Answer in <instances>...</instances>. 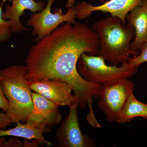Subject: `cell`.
<instances>
[{
    "mask_svg": "<svg viewBox=\"0 0 147 147\" xmlns=\"http://www.w3.org/2000/svg\"><path fill=\"white\" fill-rule=\"evenodd\" d=\"M98 50L97 34L92 28L86 24L63 22L29 48L26 79H57L69 84L78 108L82 110L90 98H98L102 85L85 80L77 70V62L83 53L97 56Z\"/></svg>",
    "mask_w": 147,
    "mask_h": 147,
    "instance_id": "6da1fadb",
    "label": "cell"
},
{
    "mask_svg": "<svg viewBox=\"0 0 147 147\" xmlns=\"http://www.w3.org/2000/svg\"><path fill=\"white\" fill-rule=\"evenodd\" d=\"M92 29L98 39V56L117 66L128 62L130 56L134 57L131 43L135 38V31L131 25L123 24L118 17L111 16L96 21Z\"/></svg>",
    "mask_w": 147,
    "mask_h": 147,
    "instance_id": "7a4b0ae2",
    "label": "cell"
},
{
    "mask_svg": "<svg viewBox=\"0 0 147 147\" xmlns=\"http://www.w3.org/2000/svg\"><path fill=\"white\" fill-rule=\"evenodd\" d=\"M26 79L25 66L13 65L2 70V89L8 101L6 113L12 123H26L32 109V90Z\"/></svg>",
    "mask_w": 147,
    "mask_h": 147,
    "instance_id": "3957f363",
    "label": "cell"
},
{
    "mask_svg": "<svg viewBox=\"0 0 147 147\" xmlns=\"http://www.w3.org/2000/svg\"><path fill=\"white\" fill-rule=\"evenodd\" d=\"M105 59L99 56H92L83 53L77 64L78 72L86 81L102 85L117 79L132 77L138 68L125 63L120 66L108 65Z\"/></svg>",
    "mask_w": 147,
    "mask_h": 147,
    "instance_id": "277c9868",
    "label": "cell"
},
{
    "mask_svg": "<svg viewBox=\"0 0 147 147\" xmlns=\"http://www.w3.org/2000/svg\"><path fill=\"white\" fill-rule=\"evenodd\" d=\"M135 85L127 78L117 79L102 85L98 95V107L111 122H117L120 112L133 92Z\"/></svg>",
    "mask_w": 147,
    "mask_h": 147,
    "instance_id": "5b68a950",
    "label": "cell"
},
{
    "mask_svg": "<svg viewBox=\"0 0 147 147\" xmlns=\"http://www.w3.org/2000/svg\"><path fill=\"white\" fill-rule=\"evenodd\" d=\"M55 0H47L46 7L42 11L32 14L27 21V25L32 28V35L36 37L37 42L50 34L63 22L76 23V10L75 7L68 9L65 13L62 9L57 8L54 13L51 12V6Z\"/></svg>",
    "mask_w": 147,
    "mask_h": 147,
    "instance_id": "8992f818",
    "label": "cell"
},
{
    "mask_svg": "<svg viewBox=\"0 0 147 147\" xmlns=\"http://www.w3.org/2000/svg\"><path fill=\"white\" fill-rule=\"evenodd\" d=\"M67 116L61 122L56 133L57 141L61 147H94L93 139L82 133L77 113L78 105L74 103L69 107Z\"/></svg>",
    "mask_w": 147,
    "mask_h": 147,
    "instance_id": "52a82bcc",
    "label": "cell"
},
{
    "mask_svg": "<svg viewBox=\"0 0 147 147\" xmlns=\"http://www.w3.org/2000/svg\"><path fill=\"white\" fill-rule=\"evenodd\" d=\"M33 106L31 112L27 117V124L51 130L62 121V116L57 104L43 97L35 92H32Z\"/></svg>",
    "mask_w": 147,
    "mask_h": 147,
    "instance_id": "ba28073f",
    "label": "cell"
},
{
    "mask_svg": "<svg viewBox=\"0 0 147 147\" xmlns=\"http://www.w3.org/2000/svg\"><path fill=\"white\" fill-rule=\"evenodd\" d=\"M27 84L32 91L57 104L69 107L76 103L77 98L72 94V87L65 82L57 79H43L28 81Z\"/></svg>",
    "mask_w": 147,
    "mask_h": 147,
    "instance_id": "9c48e42d",
    "label": "cell"
},
{
    "mask_svg": "<svg viewBox=\"0 0 147 147\" xmlns=\"http://www.w3.org/2000/svg\"><path fill=\"white\" fill-rule=\"evenodd\" d=\"M144 0H108L101 5L94 6L91 3L81 2L75 6L76 12V18L83 20L88 18L93 12L100 11L109 13L111 16L118 17L123 24L126 23L127 14Z\"/></svg>",
    "mask_w": 147,
    "mask_h": 147,
    "instance_id": "30bf717a",
    "label": "cell"
},
{
    "mask_svg": "<svg viewBox=\"0 0 147 147\" xmlns=\"http://www.w3.org/2000/svg\"><path fill=\"white\" fill-rule=\"evenodd\" d=\"M46 5L42 1L11 0V5H6L5 11L3 12V18L9 21L13 33H21L28 30L20 21V17L24 14V11L30 10L33 13H36L42 11Z\"/></svg>",
    "mask_w": 147,
    "mask_h": 147,
    "instance_id": "8fae6325",
    "label": "cell"
},
{
    "mask_svg": "<svg viewBox=\"0 0 147 147\" xmlns=\"http://www.w3.org/2000/svg\"><path fill=\"white\" fill-rule=\"evenodd\" d=\"M125 20L135 29V37L131 42V49L135 57L139 55L142 44L147 40V0H144L130 11Z\"/></svg>",
    "mask_w": 147,
    "mask_h": 147,
    "instance_id": "7c38bea8",
    "label": "cell"
},
{
    "mask_svg": "<svg viewBox=\"0 0 147 147\" xmlns=\"http://www.w3.org/2000/svg\"><path fill=\"white\" fill-rule=\"evenodd\" d=\"M16 123V126L14 128L9 129H0V137L11 136L21 137L28 140L35 139L42 147L45 145L47 147L53 146V144L46 140L43 136V133L49 132L50 129L37 128L27 123H22L20 121L17 122Z\"/></svg>",
    "mask_w": 147,
    "mask_h": 147,
    "instance_id": "4fadbf2b",
    "label": "cell"
},
{
    "mask_svg": "<svg viewBox=\"0 0 147 147\" xmlns=\"http://www.w3.org/2000/svg\"><path fill=\"white\" fill-rule=\"evenodd\" d=\"M138 117L147 120V104L137 100L132 92L120 112L117 123H126Z\"/></svg>",
    "mask_w": 147,
    "mask_h": 147,
    "instance_id": "5bb4252c",
    "label": "cell"
},
{
    "mask_svg": "<svg viewBox=\"0 0 147 147\" xmlns=\"http://www.w3.org/2000/svg\"><path fill=\"white\" fill-rule=\"evenodd\" d=\"M5 1H3L0 6V46L3 42L8 41L13 33L9 21L3 18V5Z\"/></svg>",
    "mask_w": 147,
    "mask_h": 147,
    "instance_id": "9a60e30c",
    "label": "cell"
},
{
    "mask_svg": "<svg viewBox=\"0 0 147 147\" xmlns=\"http://www.w3.org/2000/svg\"><path fill=\"white\" fill-rule=\"evenodd\" d=\"M128 62L130 65L138 68L140 65L147 62V40L142 44L139 55L130 58Z\"/></svg>",
    "mask_w": 147,
    "mask_h": 147,
    "instance_id": "2e32d148",
    "label": "cell"
},
{
    "mask_svg": "<svg viewBox=\"0 0 147 147\" xmlns=\"http://www.w3.org/2000/svg\"><path fill=\"white\" fill-rule=\"evenodd\" d=\"M92 98L90 99L88 102L89 107L90 108V112L87 115L86 119L87 121L94 128H98L100 127V124L98 123L97 120L96 118L92 108Z\"/></svg>",
    "mask_w": 147,
    "mask_h": 147,
    "instance_id": "e0dca14e",
    "label": "cell"
},
{
    "mask_svg": "<svg viewBox=\"0 0 147 147\" xmlns=\"http://www.w3.org/2000/svg\"><path fill=\"white\" fill-rule=\"evenodd\" d=\"M2 69L0 68V108L3 109L5 113H6L8 108V101L7 100L4 95L3 93L1 85V76Z\"/></svg>",
    "mask_w": 147,
    "mask_h": 147,
    "instance_id": "ac0fdd59",
    "label": "cell"
},
{
    "mask_svg": "<svg viewBox=\"0 0 147 147\" xmlns=\"http://www.w3.org/2000/svg\"><path fill=\"white\" fill-rule=\"evenodd\" d=\"M11 121L6 113L0 112V129H5L11 125Z\"/></svg>",
    "mask_w": 147,
    "mask_h": 147,
    "instance_id": "d6986e66",
    "label": "cell"
},
{
    "mask_svg": "<svg viewBox=\"0 0 147 147\" xmlns=\"http://www.w3.org/2000/svg\"><path fill=\"white\" fill-rule=\"evenodd\" d=\"M23 144L16 138H12L8 141H5L3 144L2 147H23Z\"/></svg>",
    "mask_w": 147,
    "mask_h": 147,
    "instance_id": "ffe728a7",
    "label": "cell"
},
{
    "mask_svg": "<svg viewBox=\"0 0 147 147\" xmlns=\"http://www.w3.org/2000/svg\"><path fill=\"white\" fill-rule=\"evenodd\" d=\"M40 144L36 140L32 142H29L28 140H26L23 143V147H38Z\"/></svg>",
    "mask_w": 147,
    "mask_h": 147,
    "instance_id": "44dd1931",
    "label": "cell"
},
{
    "mask_svg": "<svg viewBox=\"0 0 147 147\" xmlns=\"http://www.w3.org/2000/svg\"><path fill=\"white\" fill-rule=\"evenodd\" d=\"M92 1L96 0H92ZM75 3L74 0H67L65 4V7L67 8H72L74 7V4Z\"/></svg>",
    "mask_w": 147,
    "mask_h": 147,
    "instance_id": "7402d4cb",
    "label": "cell"
},
{
    "mask_svg": "<svg viewBox=\"0 0 147 147\" xmlns=\"http://www.w3.org/2000/svg\"><path fill=\"white\" fill-rule=\"evenodd\" d=\"M5 141V138L4 137H2L0 139V147H2L3 144Z\"/></svg>",
    "mask_w": 147,
    "mask_h": 147,
    "instance_id": "603a6c76",
    "label": "cell"
},
{
    "mask_svg": "<svg viewBox=\"0 0 147 147\" xmlns=\"http://www.w3.org/2000/svg\"><path fill=\"white\" fill-rule=\"evenodd\" d=\"M108 0H100V3H105V2L107 1Z\"/></svg>",
    "mask_w": 147,
    "mask_h": 147,
    "instance_id": "cb8c5ba5",
    "label": "cell"
},
{
    "mask_svg": "<svg viewBox=\"0 0 147 147\" xmlns=\"http://www.w3.org/2000/svg\"><path fill=\"white\" fill-rule=\"evenodd\" d=\"M35 1H42V0H34Z\"/></svg>",
    "mask_w": 147,
    "mask_h": 147,
    "instance_id": "d4e9b609",
    "label": "cell"
},
{
    "mask_svg": "<svg viewBox=\"0 0 147 147\" xmlns=\"http://www.w3.org/2000/svg\"><path fill=\"white\" fill-rule=\"evenodd\" d=\"M3 1H6V0H2Z\"/></svg>",
    "mask_w": 147,
    "mask_h": 147,
    "instance_id": "484cf974",
    "label": "cell"
}]
</instances>
